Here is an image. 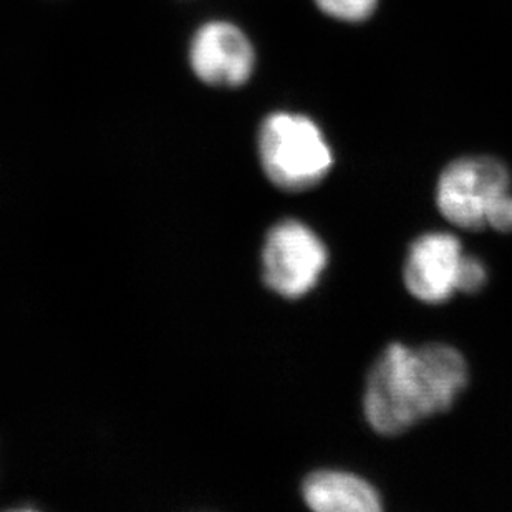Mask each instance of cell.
I'll use <instances>...</instances> for the list:
<instances>
[{"label":"cell","instance_id":"6da1fadb","mask_svg":"<svg viewBox=\"0 0 512 512\" xmlns=\"http://www.w3.org/2000/svg\"><path fill=\"white\" fill-rule=\"evenodd\" d=\"M468 380V363L451 345L410 348L390 343L368 373L365 420L378 435H401L421 420L450 410Z\"/></svg>","mask_w":512,"mask_h":512},{"label":"cell","instance_id":"7a4b0ae2","mask_svg":"<svg viewBox=\"0 0 512 512\" xmlns=\"http://www.w3.org/2000/svg\"><path fill=\"white\" fill-rule=\"evenodd\" d=\"M262 170L277 188L300 193L322 183L334 166L324 131L309 116L276 112L259 128Z\"/></svg>","mask_w":512,"mask_h":512},{"label":"cell","instance_id":"3957f363","mask_svg":"<svg viewBox=\"0 0 512 512\" xmlns=\"http://www.w3.org/2000/svg\"><path fill=\"white\" fill-rule=\"evenodd\" d=\"M511 191V173L491 156H464L451 161L438 179L436 204L456 228L481 231L491 206Z\"/></svg>","mask_w":512,"mask_h":512},{"label":"cell","instance_id":"277c9868","mask_svg":"<svg viewBox=\"0 0 512 512\" xmlns=\"http://www.w3.org/2000/svg\"><path fill=\"white\" fill-rule=\"evenodd\" d=\"M329 251L307 224L285 219L269 231L262 251L267 287L285 299H300L319 284Z\"/></svg>","mask_w":512,"mask_h":512},{"label":"cell","instance_id":"5b68a950","mask_svg":"<svg viewBox=\"0 0 512 512\" xmlns=\"http://www.w3.org/2000/svg\"><path fill=\"white\" fill-rule=\"evenodd\" d=\"M189 63L194 75L206 85L237 88L252 77L256 52L249 37L237 25L211 20L193 35Z\"/></svg>","mask_w":512,"mask_h":512},{"label":"cell","instance_id":"8992f818","mask_svg":"<svg viewBox=\"0 0 512 512\" xmlns=\"http://www.w3.org/2000/svg\"><path fill=\"white\" fill-rule=\"evenodd\" d=\"M464 252L450 232H426L411 242L403 266V282L411 297L438 305L458 292Z\"/></svg>","mask_w":512,"mask_h":512},{"label":"cell","instance_id":"52a82bcc","mask_svg":"<svg viewBox=\"0 0 512 512\" xmlns=\"http://www.w3.org/2000/svg\"><path fill=\"white\" fill-rule=\"evenodd\" d=\"M304 501L317 512H378L382 496L367 479L337 469H322L305 478Z\"/></svg>","mask_w":512,"mask_h":512},{"label":"cell","instance_id":"ba28073f","mask_svg":"<svg viewBox=\"0 0 512 512\" xmlns=\"http://www.w3.org/2000/svg\"><path fill=\"white\" fill-rule=\"evenodd\" d=\"M330 19L347 22V24H360L370 19L378 7V0H314Z\"/></svg>","mask_w":512,"mask_h":512},{"label":"cell","instance_id":"9c48e42d","mask_svg":"<svg viewBox=\"0 0 512 512\" xmlns=\"http://www.w3.org/2000/svg\"><path fill=\"white\" fill-rule=\"evenodd\" d=\"M488 282V271L478 257L464 254L458 276V292L476 294Z\"/></svg>","mask_w":512,"mask_h":512},{"label":"cell","instance_id":"30bf717a","mask_svg":"<svg viewBox=\"0 0 512 512\" xmlns=\"http://www.w3.org/2000/svg\"><path fill=\"white\" fill-rule=\"evenodd\" d=\"M488 226L498 232H512V194H503L491 206L488 213Z\"/></svg>","mask_w":512,"mask_h":512}]
</instances>
